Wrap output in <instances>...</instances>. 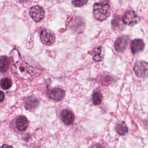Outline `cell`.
Returning <instances> with one entry per match:
<instances>
[{"mask_svg": "<svg viewBox=\"0 0 148 148\" xmlns=\"http://www.w3.org/2000/svg\"><path fill=\"white\" fill-rule=\"evenodd\" d=\"M61 118L62 121L66 125L71 124L74 121L73 113L68 109H64L61 113Z\"/></svg>", "mask_w": 148, "mask_h": 148, "instance_id": "obj_9", "label": "cell"}, {"mask_svg": "<svg viewBox=\"0 0 148 148\" xmlns=\"http://www.w3.org/2000/svg\"><path fill=\"white\" fill-rule=\"evenodd\" d=\"M101 1L103 3H108V2H109V0H101Z\"/></svg>", "mask_w": 148, "mask_h": 148, "instance_id": "obj_22", "label": "cell"}, {"mask_svg": "<svg viewBox=\"0 0 148 148\" xmlns=\"http://www.w3.org/2000/svg\"><path fill=\"white\" fill-rule=\"evenodd\" d=\"M39 104V101L38 99L34 96L28 97L25 101V108L28 110H32L36 109Z\"/></svg>", "mask_w": 148, "mask_h": 148, "instance_id": "obj_8", "label": "cell"}, {"mask_svg": "<svg viewBox=\"0 0 148 148\" xmlns=\"http://www.w3.org/2000/svg\"><path fill=\"white\" fill-rule=\"evenodd\" d=\"M123 20L124 24L128 25L133 26L140 21V18L134 11L128 10L124 14Z\"/></svg>", "mask_w": 148, "mask_h": 148, "instance_id": "obj_2", "label": "cell"}, {"mask_svg": "<svg viewBox=\"0 0 148 148\" xmlns=\"http://www.w3.org/2000/svg\"><path fill=\"white\" fill-rule=\"evenodd\" d=\"M88 0H72V3L75 7H81L85 5Z\"/></svg>", "mask_w": 148, "mask_h": 148, "instance_id": "obj_17", "label": "cell"}, {"mask_svg": "<svg viewBox=\"0 0 148 148\" xmlns=\"http://www.w3.org/2000/svg\"><path fill=\"white\" fill-rule=\"evenodd\" d=\"M16 125L18 130L20 131H25L28 126V121L25 116H20L16 120Z\"/></svg>", "mask_w": 148, "mask_h": 148, "instance_id": "obj_10", "label": "cell"}, {"mask_svg": "<svg viewBox=\"0 0 148 148\" xmlns=\"http://www.w3.org/2000/svg\"><path fill=\"white\" fill-rule=\"evenodd\" d=\"M4 98H5L4 93L2 91H0V102H3L4 100Z\"/></svg>", "mask_w": 148, "mask_h": 148, "instance_id": "obj_20", "label": "cell"}, {"mask_svg": "<svg viewBox=\"0 0 148 148\" xmlns=\"http://www.w3.org/2000/svg\"><path fill=\"white\" fill-rule=\"evenodd\" d=\"M92 102L94 105H99L102 101V95L99 91L94 92L91 97Z\"/></svg>", "mask_w": 148, "mask_h": 148, "instance_id": "obj_15", "label": "cell"}, {"mask_svg": "<svg viewBox=\"0 0 148 148\" xmlns=\"http://www.w3.org/2000/svg\"><path fill=\"white\" fill-rule=\"evenodd\" d=\"M27 1H28V0H20V1L21 2H27Z\"/></svg>", "mask_w": 148, "mask_h": 148, "instance_id": "obj_23", "label": "cell"}, {"mask_svg": "<svg viewBox=\"0 0 148 148\" xmlns=\"http://www.w3.org/2000/svg\"><path fill=\"white\" fill-rule=\"evenodd\" d=\"M147 63L143 61H139L135 63L134 71L138 77H146L147 75Z\"/></svg>", "mask_w": 148, "mask_h": 148, "instance_id": "obj_5", "label": "cell"}, {"mask_svg": "<svg viewBox=\"0 0 148 148\" xmlns=\"http://www.w3.org/2000/svg\"><path fill=\"white\" fill-rule=\"evenodd\" d=\"M112 24L114 27H118L120 28V26L121 25V20L119 18H114L112 21Z\"/></svg>", "mask_w": 148, "mask_h": 148, "instance_id": "obj_18", "label": "cell"}, {"mask_svg": "<svg viewBox=\"0 0 148 148\" xmlns=\"http://www.w3.org/2000/svg\"><path fill=\"white\" fill-rule=\"evenodd\" d=\"M110 7L108 3H95L93 8V14L95 19L103 21L110 14Z\"/></svg>", "mask_w": 148, "mask_h": 148, "instance_id": "obj_1", "label": "cell"}, {"mask_svg": "<svg viewBox=\"0 0 148 148\" xmlns=\"http://www.w3.org/2000/svg\"><path fill=\"white\" fill-rule=\"evenodd\" d=\"M116 130L120 135H124L128 132V128L124 122L118 124L116 127Z\"/></svg>", "mask_w": 148, "mask_h": 148, "instance_id": "obj_14", "label": "cell"}, {"mask_svg": "<svg viewBox=\"0 0 148 148\" xmlns=\"http://www.w3.org/2000/svg\"><path fill=\"white\" fill-rule=\"evenodd\" d=\"M128 38L127 36H121L118 38L114 42V48L118 52L123 51L128 45Z\"/></svg>", "mask_w": 148, "mask_h": 148, "instance_id": "obj_7", "label": "cell"}, {"mask_svg": "<svg viewBox=\"0 0 148 148\" xmlns=\"http://www.w3.org/2000/svg\"><path fill=\"white\" fill-rule=\"evenodd\" d=\"M40 38L42 42L45 45H51L55 41L54 33L48 29H43L40 34Z\"/></svg>", "mask_w": 148, "mask_h": 148, "instance_id": "obj_3", "label": "cell"}, {"mask_svg": "<svg viewBox=\"0 0 148 148\" xmlns=\"http://www.w3.org/2000/svg\"><path fill=\"white\" fill-rule=\"evenodd\" d=\"M10 61L6 56L0 57V72H5L9 68Z\"/></svg>", "mask_w": 148, "mask_h": 148, "instance_id": "obj_12", "label": "cell"}, {"mask_svg": "<svg viewBox=\"0 0 148 148\" xmlns=\"http://www.w3.org/2000/svg\"><path fill=\"white\" fill-rule=\"evenodd\" d=\"M12 81L8 78H3L0 80V86L2 89L7 90L12 86Z\"/></svg>", "mask_w": 148, "mask_h": 148, "instance_id": "obj_16", "label": "cell"}, {"mask_svg": "<svg viewBox=\"0 0 148 148\" xmlns=\"http://www.w3.org/2000/svg\"><path fill=\"white\" fill-rule=\"evenodd\" d=\"M31 17L35 22H40L45 17V11L39 6L35 5L31 8L29 10Z\"/></svg>", "mask_w": 148, "mask_h": 148, "instance_id": "obj_4", "label": "cell"}, {"mask_svg": "<svg viewBox=\"0 0 148 148\" xmlns=\"http://www.w3.org/2000/svg\"><path fill=\"white\" fill-rule=\"evenodd\" d=\"M47 95L49 98L58 101L63 99L65 96V91L61 88H54L48 91Z\"/></svg>", "mask_w": 148, "mask_h": 148, "instance_id": "obj_6", "label": "cell"}, {"mask_svg": "<svg viewBox=\"0 0 148 148\" xmlns=\"http://www.w3.org/2000/svg\"><path fill=\"white\" fill-rule=\"evenodd\" d=\"M145 47V43L143 40L140 39H134L131 43V50L134 54L142 51Z\"/></svg>", "mask_w": 148, "mask_h": 148, "instance_id": "obj_11", "label": "cell"}, {"mask_svg": "<svg viewBox=\"0 0 148 148\" xmlns=\"http://www.w3.org/2000/svg\"><path fill=\"white\" fill-rule=\"evenodd\" d=\"M90 148H105V147H103L102 145H101V144L99 143H95L94 144L92 145H91Z\"/></svg>", "mask_w": 148, "mask_h": 148, "instance_id": "obj_19", "label": "cell"}, {"mask_svg": "<svg viewBox=\"0 0 148 148\" xmlns=\"http://www.w3.org/2000/svg\"><path fill=\"white\" fill-rule=\"evenodd\" d=\"M93 56L92 58L95 61H101L102 59L101 56V53H102V47L101 46H97L95 47L92 51Z\"/></svg>", "mask_w": 148, "mask_h": 148, "instance_id": "obj_13", "label": "cell"}, {"mask_svg": "<svg viewBox=\"0 0 148 148\" xmlns=\"http://www.w3.org/2000/svg\"><path fill=\"white\" fill-rule=\"evenodd\" d=\"M1 148H13V146H10V145H2Z\"/></svg>", "mask_w": 148, "mask_h": 148, "instance_id": "obj_21", "label": "cell"}]
</instances>
